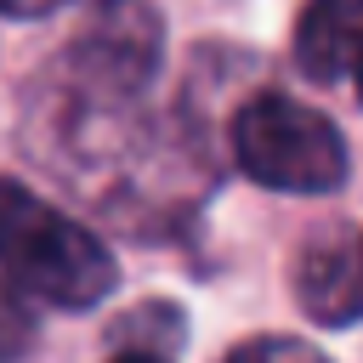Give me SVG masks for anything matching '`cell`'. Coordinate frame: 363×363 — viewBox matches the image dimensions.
Returning <instances> with one entry per match:
<instances>
[{
	"instance_id": "52a82bcc",
	"label": "cell",
	"mask_w": 363,
	"mask_h": 363,
	"mask_svg": "<svg viewBox=\"0 0 363 363\" xmlns=\"http://www.w3.org/2000/svg\"><path fill=\"white\" fill-rule=\"evenodd\" d=\"M62 0H0V17H45L57 11Z\"/></svg>"
},
{
	"instance_id": "6da1fadb",
	"label": "cell",
	"mask_w": 363,
	"mask_h": 363,
	"mask_svg": "<svg viewBox=\"0 0 363 363\" xmlns=\"http://www.w3.org/2000/svg\"><path fill=\"white\" fill-rule=\"evenodd\" d=\"M0 272L23 295L68 312L96 306L119 278L108 244L91 227H79L11 176H0Z\"/></svg>"
},
{
	"instance_id": "8992f818",
	"label": "cell",
	"mask_w": 363,
	"mask_h": 363,
	"mask_svg": "<svg viewBox=\"0 0 363 363\" xmlns=\"http://www.w3.org/2000/svg\"><path fill=\"white\" fill-rule=\"evenodd\" d=\"M227 363H323V357L312 346H301V340H250Z\"/></svg>"
},
{
	"instance_id": "7a4b0ae2",
	"label": "cell",
	"mask_w": 363,
	"mask_h": 363,
	"mask_svg": "<svg viewBox=\"0 0 363 363\" xmlns=\"http://www.w3.org/2000/svg\"><path fill=\"white\" fill-rule=\"evenodd\" d=\"M233 153L250 170V182L278 187V193H329L346 176V142L340 130L295 102V96H250L233 119Z\"/></svg>"
},
{
	"instance_id": "5b68a950",
	"label": "cell",
	"mask_w": 363,
	"mask_h": 363,
	"mask_svg": "<svg viewBox=\"0 0 363 363\" xmlns=\"http://www.w3.org/2000/svg\"><path fill=\"white\" fill-rule=\"evenodd\" d=\"M28 346H34V318H28V306L17 301V284L0 272V363L23 357Z\"/></svg>"
},
{
	"instance_id": "277c9868",
	"label": "cell",
	"mask_w": 363,
	"mask_h": 363,
	"mask_svg": "<svg viewBox=\"0 0 363 363\" xmlns=\"http://www.w3.org/2000/svg\"><path fill=\"white\" fill-rule=\"evenodd\" d=\"M295 295L318 323H357L363 318V244L323 238L295 267Z\"/></svg>"
},
{
	"instance_id": "3957f363",
	"label": "cell",
	"mask_w": 363,
	"mask_h": 363,
	"mask_svg": "<svg viewBox=\"0 0 363 363\" xmlns=\"http://www.w3.org/2000/svg\"><path fill=\"white\" fill-rule=\"evenodd\" d=\"M363 57V0H306L295 23V62L312 85H335Z\"/></svg>"
},
{
	"instance_id": "9c48e42d",
	"label": "cell",
	"mask_w": 363,
	"mask_h": 363,
	"mask_svg": "<svg viewBox=\"0 0 363 363\" xmlns=\"http://www.w3.org/2000/svg\"><path fill=\"white\" fill-rule=\"evenodd\" d=\"M352 79H357V96H363V57H357V68H352Z\"/></svg>"
},
{
	"instance_id": "ba28073f",
	"label": "cell",
	"mask_w": 363,
	"mask_h": 363,
	"mask_svg": "<svg viewBox=\"0 0 363 363\" xmlns=\"http://www.w3.org/2000/svg\"><path fill=\"white\" fill-rule=\"evenodd\" d=\"M113 363H164V357H153V352H119Z\"/></svg>"
}]
</instances>
